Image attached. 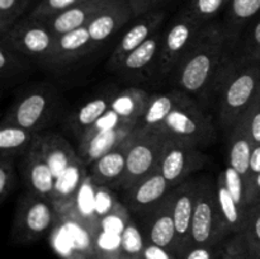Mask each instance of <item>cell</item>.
<instances>
[{"mask_svg":"<svg viewBox=\"0 0 260 259\" xmlns=\"http://www.w3.org/2000/svg\"><path fill=\"white\" fill-rule=\"evenodd\" d=\"M229 4L230 0H188L183 10L202 24H208L212 23Z\"/></svg>","mask_w":260,"mask_h":259,"instance_id":"cell-33","label":"cell"},{"mask_svg":"<svg viewBox=\"0 0 260 259\" xmlns=\"http://www.w3.org/2000/svg\"><path fill=\"white\" fill-rule=\"evenodd\" d=\"M208 157L197 146L169 140L159 163V170L173 188L188 179L190 174L202 169Z\"/></svg>","mask_w":260,"mask_h":259,"instance_id":"cell-11","label":"cell"},{"mask_svg":"<svg viewBox=\"0 0 260 259\" xmlns=\"http://www.w3.org/2000/svg\"><path fill=\"white\" fill-rule=\"evenodd\" d=\"M149 94L139 88L116 91L111 109L126 121H140L150 101Z\"/></svg>","mask_w":260,"mask_h":259,"instance_id":"cell-28","label":"cell"},{"mask_svg":"<svg viewBox=\"0 0 260 259\" xmlns=\"http://www.w3.org/2000/svg\"><path fill=\"white\" fill-rule=\"evenodd\" d=\"M85 0H41L30 13V17L40 20L52 18Z\"/></svg>","mask_w":260,"mask_h":259,"instance_id":"cell-37","label":"cell"},{"mask_svg":"<svg viewBox=\"0 0 260 259\" xmlns=\"http://www.w3.org/2000/svg\"><path fill=\"white\" fill-rule=\"evenodd\" d=\"M250 250L243 234L229 236L221 244L216 259H248Z\"/></svg>","mask_w":260,"mask_h":259,"instance_id":"cell-39","label":"cell"},{"mask_svg":"<svg viewBox=\"0 0 260 259\" xmlns=\"http://www.w3.org/2000/svg\"><path fill=\"white\" fill-rule=\"evenodd\" d=\"M260 173V145H255L251 154L250 159V168H249V174L246 178V188H248L249 183L254 179L256 174Z\"/></svg>","mask_w":260,"mask_h":259,"instance_id":"cell-45","label":"cell"},{"mask_svg":"<svg viewBox=\"0 0 260 259\" xmlns=\"http://www.w3.org/2000/svg\"><path fill=\"white\" fill-rule=\"evenodd\" d=\"M230 43L220 23H208L174 71L178 89L190 96H208L230 57Z\"/></svg>","mask_w":260,"mask_h":259,"instance_id":"cell-1","label":"cell"},{"mask_svg":"<svg viewBox=\"0 0 260 259\" xmlns=\"http://www.w3.org/2000/svg\"><path fill=\"white\" fill-rule=\"evenodd\" d=\"M57 103V94L51 86L29 88L8 109L2 124H13L41 132L52 118Z\"/></svg>","mask_w":260,"mask_h":259,"instance_id":"cell-8","label":"cell"},{"mask_svg":"<svg viewBox=\"0 0 260 259\" xmlns=\"http://www.w3.org/2000/svg\"><path fill=\"white\" fill-rule=\"evenodd\" d=\"M168 141L169 139L159 132L141 128L127 152L126 175L121 187L123 192L129 190L147 175L157 170Z\"/></svg>","mask_w":260,"mask_h":259,"instance_id":"cell-9","label":"cell"},{"mask_svg":"<svg viewBox=\"0 0 260 259\" xmlns=\"http://www.w3.org/2000/svg\"><path fill=\"white\" fill-rule=\"evenodd\" d=\"M221 178H222L223 183H225L226 188L231 196L234 197L235 202L238 203L239 207L243 211L248 212V195H246V183L243 175L240 173L236 172L231 165H226L225 169L220 173Z\"/></svg>","mask_w":260,"mask_h":259,"instance_id":"cell-34","label":"cell"},{"mask_svg":"<svg viewBox=\"0 0 260 259\" xmlns=\"http://www.w3.org/2000/svg\"><path fill=\"white\" fill-rule=\"evenodd\" d=\"M246 195H248V206L259 205L260 203V173L254 177V179L249 183L246 188Z\"/></svg>","mask_w":260,"mask_h":259,"instance_id":"cell-44","label":"cell"},{"mask_svg":"<svg viewBox=\"0 0 260 259\" xmlns=\"http://www.w3.org/2000/svg\"><path fill=\"white\" fill-rule=\"evenodd\" d=\"M198 193V179L185 180L173 190V216L177 229L175 254H182L189 246L190 226Z\"/></svg>","mask_w":260,"mask_h":259,"instance_id":"cell-15","label":"cell"},{"mask_svg":"<svg viewBox=\"0 0 260 259\" xmlns=\"http://www.w3.org/2000/svg\"><path fill=\"white\" fill-rule=\"evenodd\" d=\"M205 25L183 9L180 10L168 29L162 32L161 46L154 68L157 76L167 78L174 74L182 58L196 42Z\"/></svg>","mask_w":260,"mask_h":259,"instance_id":"cell-6","label":"cell"},{"mask_svg":"<svg viewBox=\"0 0 260 259\" xmlns=\"http://www.w3.org/2000/svg\"><path fill=\"white\" fill-rule=\"evenodd\" d=\"M173 190L159 205L142 215L141 229L147 243L169 249L175 254L177 229L173 216Z\"/></svg>","mask_w":260,"mask_h":259,"instance_id":"cell-13","label":"cell"},{"mask_svg":"<svg viewBox=\"0 0 260 259\" xmlns=\"http://www.w3.org/2000/svg\"><path fill=\"white\" fill-rule=\"evenodd\" d=\"M142 128V126H141ZM141 128L127 139L123 144L119 145L108 154L103 155L101 159L90 165V179L95 185L107 188H121L126 175L127 152L134 141L135 136L141 131Z\"/></svg>","mask_w":260,"mask_h":259,"instance_id":"cell-16","label":"cell"},{"mask_svg":"<svg viewBox=\"0 0 260 259\" xmlns=\"http://www.w3.org/2000/svg\"><path fill=\"white\" fill-rule=\"evenodd\" d=\"M132 18H135V15L128 0H113L86 25L94 46L98 47L106 42Z\"/></svg>","mask_w":260,"mask_h":259,"instance_id":"cell-20","label":"cell"},{"mask_svg":"<svg viewBox=\"0 0 260 259\" xmlns=\"http://www.w3.org/2000/svg\"><path fill=\"white\" fill-rule=\"evenodd\" d=\"M38 131L2 124L0 127V152L2 156H24L40 139Z\"/></svg>","mask_w":260,"mask_h":259,"instance_id":"cell-26","label":"cell"},{"mask_svg":"<svg viewBox=\"0 0 260 259\" xmlns=\"http://www.w3.org/2000/svg\"><path fill=\"white\" fill-rule=\"evenodd\" d=\"M168 2L169 0H128L135 18L146 14L149 12H152V10L160 9L159 7H161L162 4Z\"/></svg>","mask_w":260,"mask_h":259,"instance_id":"cell-42","label":"cell"},{"mask_svg":"<svg viewBox=\"0 0 260 259\" xmlns=\"http://www.w3.org/2000/svg\"><path fill=\"white\" fill-rule=\"evenodd\" d=\"M222 244V243H221ZM218 245H190L178 255V259H216L220 251Z\"/></svg>","mask_w":260,"mask_h":259,"instance_id":"cell-41","label":"cell"},{"mask_svg":"<svg viewBox=\"0 0 260 259\" xmlns=\"http://www.w3.org/2000/svg\"><path fill=\"white\" fill-rule=\"evenodd\" d=\"M228 164L231 165L236 172L240 173L246 183L249 168H250L251 154H253L255 145L253 144L249 135L240 124H236L233 131L228 135Z\"/></svg>","mask_w":260,"mask_h":259,"instance_id":"cell-27","label":"cell"},{"mask_svg":"<svg viewBox=\"0 0 260 259\" xmlns=\"http://www.w3.org/2000/svg\"><path fill=\"white\" fill-rule=\"evenodd\" d=\"M30 0H0V36L9 32L20 20Z\"/></svg>","mask_w":260,"mask_h":259,"instance_id":"cell-35","label":"cell"},{"mask_svg":"<svg viewBox=\"0 0 260 259\" xmlns=\"http://www.w3.org/2000/svg\"><path fill=\"white\" fill-rule=\"evenodd\" d=\"M40 145L56 178V190L53 203L60 210L69 202L80 185V165L83 160L73 151L68 142L57 135H45L40 137Z\"/></svg>","mask_w":260,"mask_h":259,"instance_id":"cell-4","label":"cell"},{"mask_svg":"<svg viewBox=\"0 0 260 259\" xmlns=\"http://www.w3.org/2000/svg\"><path fill=\"white\" fill-rule=\"evenodd\" d=\"M140 128V121H129L113 128L83 135L79 139V156L84 164L91 165L103 155L123 144Z\"/></svg>","mask_w":260,"mask_h":259,"instance_id":"cell-12","label":"cell"},{"mask_svg":"<svg viewBox=\"0 0 260 259\" xmlns=\"http://www.w3.org/2000/svg\"><path fill=\"white\" fill-rule=\"evenodd\" d=\"M116 90L103 91L99 95L94 96L90 101L81 104L74 113L73 118L70 119L71 127L74 132L80 139L99 118L104 116L111 109L112 101L114 98Z\"/></svg>","mask_w":260,"mask_h":259,"instance_id":"cell-24","label":"cell"},{"mask_svg":"<svg viewBox=\"0 0 260 259\" xmlns=\"http://www.w3.org/2000/svg\"><path fill=\"white\" fill-rule=\"evenodd\" d=\"M235 57L245 61H260V14L250 23L238 42Z\"/></svg>","mask_w":260,"mask_h":259,"instance_id":"cell-31","label":"cell"},{"mask_svg":"<svg viewBox=\"0 0 260 259\" xmlns=\"http://www.w3.org/2000/svg\"><path fill=\"white\" fill-rule=\"evenodd\" d=\"M146 244L147 240L142 229H140L134 221H126L121 233L119 253L123 255L141 258Z\"/></svg>","mask_w":260,"mask_h":259,"instance_id":"cell-32","label":"cell"},{"mask_svg":"<svg viewBox=\"0 0 260 259\" xmlns=\"http://www.w3.org/2000/svg\"><path fill=\"white\" fill-rule=\"evenodd\" d=\"M174 188L165 179L164 175L155 170L135 187L127 190L126 203L131 212L144 215L159 205Z\"/></svg>","mask_w":260,"mask_h":259,"instance_id":"cell-18","label":"cell"},{"mask_svg":"<svg viewBox=\"0 0 260 259\" xmlns=\"http://www.w3.org/2000/svg\"><path fill=\"white\" fill-rule=\"evenodd\" d=\"M58 208L47 198L27 193L19 200L12 228V240L17 244L35 243L56 222Z\"/></svg>","mask_w":260,"mask_h":259,"instance_id":"cell-7","label":"cell"},{"mask_svg":"<svg viewBox=\"0 0 260 259\" xmlns=\"http://www.w3.org/2000/svg\"><path fill=\"white\" fill-rule=\"evenodd\" d=\"M88 28H78L71 32L57 36L55 46L45 62L53 66H63L78 61L79 58L95 50Z\"/></svg>","mask_w":260,"mask_h":259,"instance_id":"cell-19","label":"cell"},{"mask_svg":"<svg viewBox=\"0 0 260 259\" xmlns=\"http://www.w3.org/2000/svg\"><path fill=\"white\" fill-rule=\"evenodd\" d=\"M165 18V13L161 9L152 10L144 15L137 17V20L131 25L128 30L122 36L119 42L109 57L107 68L112 71H117L126 56L141 46L160 29Z\"/></svg>","mask_w":260,"mask_h":259,"instance_id":"cell-14","label":"cell"},{"mask_svg":"<svg viewBox=\"0 0 260 259\" xmlns=\"http://www.w3.org/2000/svg\"><path fill=\"white\" fill-rule=\"evenodd\" d=\"M95 259H96V258H95Z\"/></svg>","mask_w":260,"mask_h":259,"instance_id":"cell-48","label":"cell"},{"mask_svg":"<svg viewBox=\"0 0 260 259\" xmlns=\"http://www.w3.org/2000/svg\"><path fill=\"white\" fill-rule=\"evenodd\" d=\"M142 259H178V256L169 249L161 248L155 244L147 243L142 253Z\"/></svg>","mask_w":260,"mask_h":259,"instance_id":"cell-43","label":"cell"},{"mask_svg":"<svg viewBox=\"0 0 260 259\" xmlns=\"http://www.w3.org/2000/svg\"><path fill=\"white\" fill-rule=\"evenodd\" d=\"M162 32L159 29L154 36H151L149 40L139 46L136 50L128 53L117 71L126 74V75H131V74H141L142 71L146 70H154L157 56H159Z\"/></svg>","mask_w":260,"mask_h":259,"instance_id":"cell-25","label":"cell"},{"mask_svg":"<svg viewBox=\"0 0 260 259\" xmlns=\"http://www.w3.org/2000/svg\"><path fill=\"white\" fill-rule=\"evenodd\" d=\"M114 259H142V258H135V256H128V255H123V254H119V255Z\"/></svg>","mask_w":260,"mask_h":259,"instance_id":"cell-46","label":"cell"},{"mask_svg":"<svg viewBox=\"0 0 260 259\" xmlns=\"http://www.w3.org/2000/svg\"><path fill=\"white\" fill-rule=\"evenodd\" d=\"M27 56L22 55L7 42L0 40V78L3 81L14 79L28 70L29 61Z\"/></svg>","mask_w":260,"mask_h":259,"instance_id":"cell-30","label":"cell"},{"mask_svg":"<svg viewBox=\"0 0 260 259\" xmlns=\"http://www.w3.org/2000/svg\"><path fill=\"white\" fill-rule=\"evenodd\" d=\"M154 131L200 149L215 141L216 137L212 117L196 101L175 108Z\"/></svg>","mask_w":260,"mask_h":259,"instance_id":"cell-3","label":"cell"},{"mask_svg":"<svg viewBox=\"0 0 260 259\" xmlns=\"http://www.w3.org/2000/svg\"><path fill=\"white\" fill-rule=\"evenodd\" d=\"M14 156H2L0 161V201L4 202L17 185Z\"/></svg>","mask_w":260,"mask_h":259,"instance_id":"cell-40","label":"cell"},{"mask_svg":"<svg viewBox=\"0 0 260 259\" xmlns=\"http://www.w3.org/2000/svg\"><path fill=\"white\" fill-rule=\"evenodd\" d=\"M57 36L43 20L28 17L19 20L9 32L0 36L15 51L27 57L46 60L55 46Z\"/></svg>","mask_w":260,"mask_h":259,"instance_id":"cell-10","label":"cell"},{"mask_svg":"<svg viewBox=\"0 0 260 259\" xmlns=\"http://www.w3.org/2000/svg\"><path fill=\"white\" fill-rule=\"evenodd\" d=\"M243 235L250 253L260 254V203L248 208Z\"/></svg>","mask_w":260,"mask_h":259,"instance_id":"cell-36","label":"cell"},{"mask_svg":"<svg viewBox=\"0 0 260 259\" xmlns=\"http://www.w3.org/2000/svg\"><path fill=\"white\" fill-rule=\"evenodd\" d=\"M231 236L221 216L216 196V183L198 179V193L190 226V245H218Z\"/></svg>","mask_w":260,"mask_h":259,"instance_id":"cell-5","label":"cell"},{"mask_svg":"<svg viewBox=\"0 0 260 259\" xmlns=\"http://www.w3.org/2000/svg\"><path fill=\"white\" fill-rule=\"evenodd\" d=\"M238 124L245 130L254 145H260V91Z\"/></svg>","mask_w":260,"mask_h":259,"instance_id":"cell-38","label":"cell"},{"mask_svg":"<svg viewBox=\"0 0 260 259\" xmlns=\"http://www.w3.org/2000/svg\"><path fill=\"white\" fill-rule=\"evenodd\" d=\"M259 14L260 0H230V4L226 8L222 27L228 36L231 51H234L243 33Z\"/></svg>","mask_w":260,"mask_h":259,"instance_id":"cell-23","label":"cell"},{"mask_svg":"<svg viewBox=\"0 0 260 259\" xmlns=\"http://www.w3.org/2000/svg\"><path fill=\"white\" fill-rule=\"evenodd\" d=\"M260 91V61L231 56L218 74L210 95L216 101L220 126L230 134Z\"/></svg>","mask_w":260,"mask_h":259,"instance_id":"cell-2","label":"cell"},{"mask_svg":"<svg viewBox=\"0 0 260 259\" xmlns=\"http://www.w3.org/2000/svg\"><path fill=\"white\" fill-rule=\"evenodd\" d=\"M248 259H260V254L250 253V254H249V258Z\"/></svg>","mask_w":260,"mask_h":259,"instance_id":"cell-47","label":"cell"},{"mask_svg":"<svg viewBox=\"0 0 260 259\" xmlns=\"http://www.w3.org/2000/svg\"><path fill=\"white\" fill-rule=\"evenodd\" d=\"M23 175H24L25 182L29 185L30 192L33 195L47 198L53 202L56 190V178L42 149H41L40 139L33 145L29 152L24 155Z\"/></svg>","mask_w":260,"mask_h":259,"instance_id":"cell-17","label":"cell"},{"mask_svg":"<svg viewBox=\"0 0 260 259\" xmlns=\"http://www.w3.org/2000/svg\"><path fill=\"white\" fill-rule=\"evenodd\" d=\"M193 101H194L193 96L180 89L154 94L150 96L149 104L140 118V124L142 126V128L154 131L175 108L192 103Z\"/></svg>","mask_w":260,"mask_h":259,"instance_id":"cell-22","label":"cell"},{"mask_svg":"<svg viewBox=\"0 0 260 259\" xmlns=\"http://www.w3.org/2000/svg\"><path fill=\"white\" fill-rule=\"evenodd\" d=\"M113 0H85L60 14L43 20L56 36L86 27Z\"/></svg>","mask_w":260,"mask_h":259,"instance_id":"cell-21","label":"cell"},{"mask_svg":"<svg viewBox=\"0 0 260 259\" xmlns=\"http://www.w3.org/2000/svg\"><path fill=\"white\" fill-rule=\"evenodd\" d=\"M216 196H217L218 208H220L221 216L225 221L229 234L230 235L243 234L244 226H245L246 212L239 207V205L235 202L231 193L229 192L220 175L216 180Z\"/></svg>","mask_w":260,"mask_h":259,"instance_id":"cell-29","label":"cell"}]
</instances>
